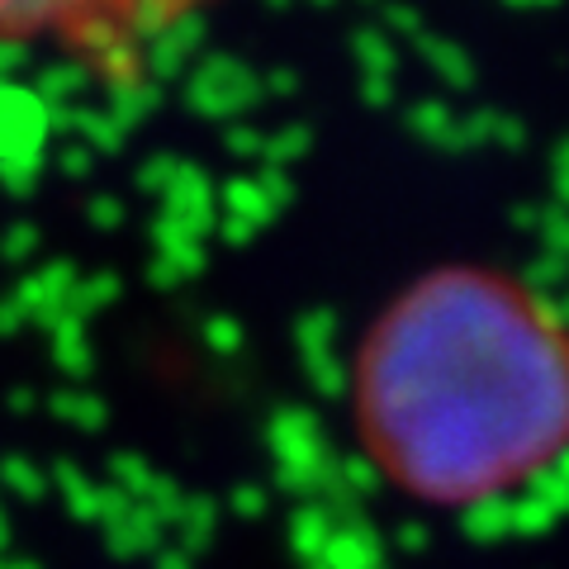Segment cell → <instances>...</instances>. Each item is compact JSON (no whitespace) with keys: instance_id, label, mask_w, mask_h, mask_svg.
Wrapping results in <instances>:
<instances>
[{"instance_id":"2","label":"cell","mask_w":569,"mask_h":569,"mask_svg":"<svg viewBox=\"0 0 569 569\" xmlns=\"http://www.w3.org/2000/svg\"><path fill=\"white\" fill-rule=\"evenodd\" d=\"M204 0H0V48L48 52L100 86H138Z\"/></svg>"},{"instance_id":"1","label":"cell","mask_w":569,"mask_h":569,"mask_svg":"<svg viewBox=\"0 0 569 569\" xmlns=\"http://www.w3.org/2000/svg\"><path fill=\"white\" fill-rule=\"evenodd\" d=\"M347 432L413 508L527 498L569 466V313L512 266H427L356 337Z\"/></svg>"}]
</instances>
